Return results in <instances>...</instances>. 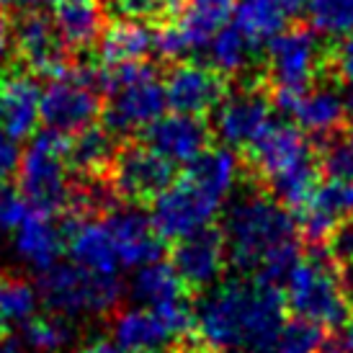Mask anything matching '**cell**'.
Instances as JSON below:
<instances>
[{
  "instance_id": "obj_1",
  "label": "cell",
  "mask_w": 353,
  "mask_h": 353,
  "mask_svg": "<svg viewBox=\"0 0 353 353\" xmlns=\"http://www.w3.org/2000/svg\"><path fill=\"white\" fill-rule=\"evenodd\" d=\"M286 299L271 284L227 281L214 286L194 310V330L214 353H268L284 325Z\"/></svg>"
},
{
  "instance_id": "obj_2",
  "label": "cell",
  "mask_w": 353,
  "mask_h": 353,
  "mask_svg": "<svg viewBox=\"0 0 353 353\" xmlns=\"http://www.w3.org/2000/svg\"><path fill=\"white\" fill-rule=\"evenodd\" d=\"M222 232L230 263L240 274L253 276L276 248L296 240V219L274 196L248 194L227 209Z\"/></svg>"
},
{
  "instance_id": "obj_3",
  "label": "cell",
  "mask_w": 353,
  "mask_h": 353,
  "mask_svg": "<svg viewBox=\"0 0 353 353\" xmlns=\"http://www.w3.org/2000/svg\"><path fill=\"white\" fill-rule=\"evenodd\" d=\"M286 284V307L294 317L323 327H341L351 320V299L330 250H312L294 265Z\"/></svg>"
},
{
  "instance_id": "obj_4",
  "label": "cell",
  "mask_w": 353,
  "mask_h": 353,
  "mask_svg": "<svg viewBox=\"0 0 353 353\" xmlns=\"http://www.w3.org/2000/svg\"><path fill=\"white\" fill-rule=\"evenodd\" d=\"M39 299L59 317L108 314L124 299V284L117 274H96L78 263H54L39 274Z\"/></svg>"
},
{
  "instance_id": "obj_5",
  "label": "cell",
  "mask_w": 353,
  "mask_h": 353,
  "mask_svg": "<svg viewBox=\"0 0 353 353\" xmlns=\"http://www.w3.org/2000/svg\"><path fill=\"white\" fill-rule=\"evenodd\" d=\"M70 134L57 129H41L31 139L19 165V191L37 212L57 214L70 204Z\"/></svg>"
},
{
  "instance_id": "obj_6",
  "label": "cell",
  "mask_w": 353,
  "mask_h": 353,
  "mask_svg": "<svg viewBox=\"0 0 353 353\" xmlns=\"http://www.w3.org/2000/svg\"><path fill=\"white\" fill-rule=\"evenodd\" d=\"M268 44V88L310 90V85L330 75V50H325L310 29H284Z\"/></svg>"
},
{
  "instance_id": "obj_7",
  "label": "cell",
  "mask_w": 353,
  "mask_h": 353,
  "mask_svg": "<svg viewBox=\"0 0 353 353\" xmlns=\"http://www.w3.org/2000/svg\"><path fill=\"white\" fill-rule=\"evenodd\" d=\"M103 114L101 93L93 88V65H72L68 75L52 78L41 93V121L62 134L90 127Z\"/></svg>"
},
{
  "instance_id": "obj_8",
  "label": "cell",
  "mask_w": 353,
  "mask_h": 353,
  "mask_svg": "<svg viewBox=\"0 0 353 353\" xmlns=\"http://www.w3.org/2000/svg\"><path fill=\"white\" fill-rule=\"evenodd\" d=\"M222 199L183 173L152 201V225L163 240H181L214 222Z\"/></svg>"
},
{
  "instance_id": "obj_9",
  "label": "cell",
  "mask_w": 353,
  "mask_h": 353,
  "mask_svg": "<svg viewBox=\"0 0 353 353\" xmlns=\"http://www.w3.org/2000/svg\"><path fill=\"white\" fill-rule=\"evenodd\" d=\"M176 178V165L148 142H129L117 150L106 170L108 186L124 201H155Z\"/></svg>"
},
{
  "instance_id": "obj_10",
  "label": "cell",
  "mask_w": 353,
  "mask_h": 353,
  "mask_svg": "<svg viewBox=\"0 0 353 353\" xmlns=\"http://www.w3.org/2000/svg\"><path fill=\"white\" fill-rule=\"evenodd\" d=\"M10 41H13V54L21 62V68L31 75L62 78L75 65L72 52L65 37L59 34L57 23L47 19L41 10L21 13L16 26L10 29Z\"/></svg>"
},
{
  "instance_id": "obj_11",
  "label": "cell",
  "mask_w": 353,
  "mask_h": 353,
  "mask_svg": "<svg viewBox=\"0 0 353 353\" xmlns=\"http://www.w3.org/2000/svg\"><path fill=\"white\" fill-rule=\"evenodd\" d=\"M227 93H230V80L214 65L206 68L196 62H178L168 72L165 96L168 106L176 114L206 117L227 99Z\"/></svg>"
},
{
  "instance_id": "obj_12",
  "label": "cell",
  "mask_w": 353,
  "mask_h": 353,
  "mask_svg": "<svg viewBox=\"0 0 353 353\" xmlns=\"http://www.w3.org/2000/svg\"><path fill=\"white\" fill-rule=\"evenodd\" d=\"M271 108L274 103L265 88V78L255 80L243 93L222 101V108L216 114V134L232 148L248 150L274 124Z\"/></svg>"
},
{
  "instance_id": "obj_13",
  "label": "cell",
  "mask_w": 353,
  "mask_h": 353,
  "mask_svg": "<svg viewBox=\"0 0 353 353\" xmlns=\"http://www.w3.org/2000/svg\"><path fill=\"white\" fill-rule=\"evenodd\" d=\"M227 261L225 232L216 227H201L191 235L176 240L173 265L188 289H209L219 281Z\"/></svg>"
},
{
  "instance_id": "obj_14",
  "label": "cell",
  "mask_w": 353,
  "mask_h": 353,
  "mask_svg": "<svg viewBox=\"0 0 353 353\" xmlns=\"http://www.w3.org/2000/svg\"><path fill=\"white\" fill-rule=\"evenodd\" d=\"M314 160V148L304 129L292 124H271L248 148V165L263 183L292 168Z\"/></svg>"
},
{
  "instance_id": "obj_15",
  "label": "cell",
  "mask_w": 353,
  "mask_h": 353,
  "mask_svg": "<svg viewBox=\"0 0 353 353\" xmlns=\"http://www.w3.org/2000/svg\"><path fill=\"white\" fill-rule=\"evenodd\" d=\"M108 99L111 101L103 108V127L114 137H127L139 129H148L152 121L163 117L168 106L165 85H160L157 78L124 85Z\"/></svg>"
},
{
  "instance_id": "obj_16",
  "label": "cell",
  "mask_w": 353,
  "mask_h": 353,
  "mask_svg": "<svg viewBox=\"0 0 353 353\" xmlns=\"http://www.w3.org/2000/svg\"><path fill=\"white\" fill-rule=\"evenodd\" d=\"M111 338L121 353H165L183 335L160 310L132 307L117 312L111 323Z\"/></svg>"
},
{
  "instance_id": "obj_17",
  "label": "cell",
  "mask_w": 353,
  "mask_h": 353,
  "mask_svg": "<svg viewBox=\"0 0 353 353\" xmlns=\"http://www.w3.org/2000/svg\"><path fill=\"white\" fill-rule=\"evenodd\" d=\"M145 142L163 157H168L173 165H191L212 145V129L206 127L201 117L173 114L152 121Z\"/></svg>"
},
{
  "instance_id": "obj_18",
  "label": "cell",
  "mask_w": 353,
  "mask_h": 353,
  "mask_svg": "<svg viewBox=\"0 0 353 353\" xmlns=\"http://www.w3.org/2000/svg\"><path fill=\"white\" fill-rule=\"evenodd\" d=\"M62 230H65V248L72 263L96 274H117L121 268L114 237L103 216L93 219V216L68 214L62 222Z\"/></svg>"
},
{
  "instance_id": "obj_19",
  "label": "cell",
  "mask_w": 353,
  "mask_h": 353,
  "mask_svg": "<svg viewBox=\"0 0 353 353\" xmlns=\"http://www.w3.org/2000/svg\"><path fill=\"white\" fill-rule=\"evenodd\" d=\"M106 225L111 230L119 263L124 268H142L163 258V237L157 235L155 225L139 209H114L108 212Z\"/></svg>"
},
{
  "instance_id": "obj_20",
  "label": "cell",
  "mask_w": 353,
  "mask_h": 353,
  "mask_svg": "<svg viewBox=\"0 0 353 353\" xmlns=\"http://www.w3.org/2000/svg\"><path fill=\"white\" fill-rule=\"evenodd\" d=\"M351 209V183L327 181L320 183L312 199L296 209V230L312 245L327 243V237L335 232V227L343 222Z\"/></svg>"
},
{
  "instance_id": "obj_21",
  "label": "cell",
  "mask_w": 353,
  "mask_h": 353,
  "mask_svg": "<svg viewBox=\"0 0 353 353\" xmlns=\"http://www.w3.org/2000/svg\"><path fill=\"white\" fill-rule=\"evenodd\" d=\"M0 103H3L0 129H6L13 139L34 134L41 119V90L34 83L31 72L13 70L8 75H3L0 78Z\"/></svg>"
},
{
  "instance_id": "obj_22",
  "label": "cell",
  "mask_w": 353,
  "mask_h": 353,
  "mask_svg": "<svg viewBox=\"0 0 353 353\" xmlns=\"http://www.w3.org/2000/svg\"><path fill=\"white\" fill-rule=\"evenodd\" d=\"M52 216L54 214H44L34 209L13 237L21 261H26L39 274L59 263V255L65 250V230L62 225H54Z\"/></svg>"
},
{
  "instance_id": "obj_23",
  "label": "cell",
  "mask_w": 353,
  "mask_h": 353,
  "mask_svg": "<svg viewBox=\"0 0 353 353\" xmlns=\"http://www.w3.org/2000/svg\"><path fill=\"white\" fill-rule=\"evenodd\" d=\"M307 0H240L235 6V26L255 47L271 41L286 29Z\"/></svg>"
},
{
  "instance_id": "obj_24",
  "label": "cell",
  "mask_w": 353,
  "mask_h": 353,
  "mask_svg": "<svg viewBox=\"0 0 353 353\" xmlns=\"http://www.w3.org/2000/svg\"><path fill=\"white\" fill-rule=\"evenodd\" d=\"M155 52V29H150L145 21L117 19L99 37V57L101 65H119V62H134L145 59Z\"/></svg>"
},
{
  "instance_id": "obj_25",
  "label": "cell",
  "mask_w": 353,
  "mask_h": 353,
  "mask_svg": "<svg viewBox=\"0 0 353 353\" xmlns=\"http://www.w3.org/2000/svg\"><path fill=\"white\" fill-rule=\"evenodd\" d=\"M232 13H235V0H183L173 23L186 39L188 50H196L214 39L219 29H225Z\"/></svg>"
},
{
  "instance_id": "obj_26",
  "label": "cell",
  "mask_w": 353,
  "mask_h": 353,
  "mask_svg": "<svg viewBox=\"0 0 353 353\" xmlns=\"http://www.w3.org/2000/svg\"><path fill=\"white\" fill-rule=\"evenodd\" d=\"M186 281L178 276L176 265L165 263L163 258L155 263H148L137 268L132 279V296L145 307H170V304L186 302L188 296Z\"/></svg>"
},
{
  "instance_id": "obj_27",
  "label": "cell",
  "mask_w": 353,
  "mask_h": 353,
  "mask_svg": "<svg viewBox=\"0 0 353 353\" xmlns=\"http://www.w3.org/2000/svg\"><path fill=\"white\" fill-rule=\"evenodd\" d=\"M117 150V137L106 127L90 124V127L70 134V168L80 176H106Z\"/></svg>"
},
{
  "instance_id": "obj_28",
  "label": "cell",
  "mask_w": 353,
  "mask_h": 353,
  "mask_svg": "<svg viewBox=\"0 0 353 353\" xmlns=\"http://www.w3.org/2000/svg\"><path fill=\"white\" fill-rule=\"evenodd\" d=\"M52 6H54V23L70 50L90 47L93 41H99L103 29L99 0H75V3L57 0Z\"/></svg>"
},
{
  "instance_id": "obj_29",
  "label": "cell",
  "mask_w": 353,
  "mask_h": 353,
  "mask_svg": "<svg viewBox=\"0 0 353 353\" xmlns=\"http://www.w3.org/2000/svg\"><path fill=\"white\" fill-rule=\"evenodd\" d=\"M292 117L299 121L304 132H312L327 139L343 127L345 103L333 90H307L292 111Z\"/></svg>"
},
{
  "instance_id": "obj_30",
  "label": "cell",
  "mask_w": 353,
  "mask_h": 353,
  "mask_svg": "<svg viewBox=\"0 0 353 353\" xmlns=\"http://www.w3.org/2000/svg\"><path fill=\"white\" fill-rule=\"evenodd\" d=\"M188 176L199 181L204 188H209L214 196H219L225 201L232 188H235L237 173H240V165H237V157L230 152V150L222 148H209L204 155H199L186 170Z\"/></svg>"
},
{
  "instance_id": "obj_31",
  "label": "cell",
  "mask_w": 353,
  "mask_h": 353,
  "mask_svg": "<svg viewBox=\"0 0 353 353\" xmlns=\"http://www.w3.org/2000/svg\"><path fill=\"white\" fill-rule=\"evenodd\" d=\"M320 173L323 170H320V163L314 157V160H307L302 165L286 170L281 176L271 178L265 186L271 188V196L279 204H284L286 209H302L320 186Z\"/></svg>"
},
{
  "instance_id": "obj_32",
  "label": "cell",
  "mask_w": 353,
  "mask_h": 353,
  "mask_svg": "<svg viewBox=\"0 0 353 353\" xmlns=\"http://www.w3.org/2000/svg\"><path fill=\"white\" fill-rule=\"evenodd\" d=\"M21 333H23V345L34 353H59L72 343L75 327L70 325L68 317H59V314H50V317L34 314L29 323H23Z\"/></svg>"
},
{
  "instance_id": "obj_33",
  "label": "cell",
  "mask_w": 353,
  "mask_h": 353,
  "mask_svg": "<svg viewBox=\"0 0 353 353\" xmlns=\"http://www.w3.org/2000/svg\"><path fill=\"white\" fill-rule=\"evenodd\" d=\"M209 44H212V62H214V68L222 70L225 75L245 70L248 62H250V54L258 50L237 26L219 29Z\"/></svg>"
},
{
  "instance_id": "obj_34",
  "label": "cell",
  "mask_w": 353,
  "mask_h": 353,
  "mask_svg": "<svg viewBox=\"0 0 353 353\" xmlns=\"http://www.w3.org/2000/svg\"><path fill=\"white\" fill-rule=\"evenodd\" d=\"M325 341H327V333L323 325L292 317V320H284L268 353H323Z\"/></svg>"
},
{
  "instance_id": "obj_35",
  "label": "cell",
  "mask_w": 353,
  "mask_h": 353,
  "mask_svg": "<svg viewBox=\"0 0 353 353\" xmlns=\"http://www.w3.org/2000/svg\"><path fill=\"white\" fill-rule=\"evenodd\" d=\"M0 304L8 323H29L39 304V289L19 276H0Z\"/></svg>"
},
{
  "instance_id": "obj_36",
  "label": "cell",
  "mask_w": 353,
  "mask_h": 353,
  "mask_svg": "<svg viewBox=\"0 0 353 353\" xmlns=\"http://www.w3.org/2000/svg\"><path fill=\"white\" fill-rule=\"evenodd\" d=\"M304 6L314 31L330 37L353 34V0H307Z\"/></svg>"
},
{
  "instance_id": "obj_37",
  "label": "cell",
  "mask_w": 353,
  "mask_h": 353,
  "mask_svg": "<svg viewBox=\"0 0 353 353\" xmlns=\"http://www.w3.org/2000/svg\"><path fill=\"white\" fill-rule=\"evenodd\" d=\"M106 3L119 19L165 23L176 16L183 0H106Z\"/></svg>"
},
{
  "instance_id": "obj_38",
  "label": "cell",
  "mask_w": 353,
  "mask_h": 353,
  "mask_svg": "<svg viewBox=\"0 0 353 353\" xmlns=\"http://www.w3.org/2000/svg\"><path fill=\"white\" fill-rule=\"evenodd\" d=\"M320 170L330 181H341V183H353V150L348 142H338V139H325V148L320 150Z\"/></svg>"
},
{
  "instance_id": "obj_39",
  "label": "cell",
  "mask_w": 353,
  "mask_h": 353,
  "mask_svg": "<svg viewBox=\"0 0 353 353\" xmlns=\"http://www.w3.org/2000/svg\"><path fill=\"white\" fill-rule=\"evenodd\" d=\"M31 212H34V206L19 188L0 186V235L16 232Z\"/></svg>"
},
{
  "instance_id": "obj_40",
  "label": "cell",
  "mask_w": 353,
  "mask_h": 353,
  "mask_svg": "<svg viewBox=\"0 0 353 353\" xmlns=\"http://www.w3.org/2000/svg\"><path fill=\"white\" fill-rule=\"evenodd\" d=\"M327 250L338 265L353 268V219L345 216L343 222L335 227V232L327 237Z\"/></svg>"
},
{
  "instance_id": "obj_41",
  "label": "cell",
  "mask_w": 353,
  "mask_h": 353,
  "mask_svg": "<svg viewBox=\"0 0 353 353\" xmlns=\"http://www.w3.org/2000/svg\"><path fill=\"white\" fill-rule=\"evenodd\" d=\"M19 165H21L19 139H13L6 129H0V186H6L10 178L19 173Z\"/></svg>"
},
{
  "instance_id": "obj_42",
  "label": "cell",
  "mask_w": 353,
  "mask_h": 353,
  "mask_svg": "<svg viewBox=\"0 0 353 353\" xmlns=\"http://www.w3.org/2000/svg\"><path fill=\"white\" fill-rule=\"evenodd\" d=\"M330 72L343 83L353 85V34L330 50Z\"/></svg>"
},
{
  "instance_id": "obj_43",
  "label": "cell",
  "mask_w": 353,
  "mask_h": 353,
  "mask_svg": "<svg viewBox=\"0 0 353 353\" xmlns=\"http://www.w3.org/2000/svg\"><path fill=\"white\" fill-rule=\"evenodd\" d=\"M50 3H54V0H8L10 8H16L19 13H39Z\"/></svg>"
},
{
  "instance_id": "obj_44",
  "label": "cell",
  "mask_w": 353,
  "mask_h": 353,
  "mask_svg": "<svg viewBox=\"0 0 353 353\" xmlns=\"http://www.w3.org/2000/svg\"><path fill=\"white\" fill-rule=\"evenodd\" d=\"M8 47H10V23L6 19V13L0 10V62L8 54Z\"/></svg>"
},
{
  "instance_id": "obj_45",
  "label": "cell",
  "mask_w": 353,
  "mask_h": 353,
  "mask_svg": "<svg viewBox=\"0 0 353 353\" xmlns=\"http://www.w3.org/2000/svg\"><path fill=\"white\" fill-rule=\"evenodd\" d=\"M75 353H121V351L114 343H108V341H93V343L78 348Z\"/></svg>"
},
{
  "instance_id": "obj_46",
  "label": "cell",
  "mask_w": 353,
  "mask_h": 353,
  "mask_svg": "<svg viewBox=\"0 0 353 353\" xmlns=\"http://www.w3.org/2000/svg\"><path fill=\"white\" fill-rule=\"evenodd\" d=\"M6 327H8V320H6V314H3V304H0V341H6V338H8Z\"/></svg>"
},
{
  "instance_id": "obj_47",
  "label": "cell",
  "mask_w": 353,
  "mask_h": 353,
  "mask_svg": "<svg viewBox=\"0 0 353 353\" xmlns=\"http://www.w3.org/2000/svg\"><path fill=\"white\" fill-rule=\"evenodd\" d=\"M343 103H345V117H351V119H353V90L348 93V96H345Z\"/></svg>"
},
{
  "instance_id": "obj_48",
  "label": "cell",
  "mask_w": 353,
  "mask_h": 353,
  "mask_svg": "<svg viewBox=\"0 0 353 353\" xmlns=\"http://www.w3.org/2000/svg\"><path fill=\"white\" fill-rule=\"evenodd\" d=\"M345 142H348V148L353 150V129H351V132H348V137H345Z\"/></svg>"
},
{
  "instance_id": "obj_49",
  "label": "cell",
  "mask_w": 353,
  "mask_h": 353,
  "mask_svg": "<svg viewBox=\"0 0 353 353\" xmlns=\"http://www.w3.org/2000/svg\"><path fill=\"white\" fill-rule=\"evenodd\" d=\"M351 209H353V183H351Z\"/></svg>"
},
{
  "instance_id": "obj_50",
  "label": "cell",
  "mask_w": 353,
  "mask_h": 353,
  "mask_svg": "<svg viewBox=\"0 0 353 353\" xmlns=\"http://www.w3.org/2000/svg\"><path fill=\"white\" fill-rule=\"evenodd\" d=\"M54 3H57V0H54ZM65 3H75V0H65Z\"/></svg>"
}]
</instances>
